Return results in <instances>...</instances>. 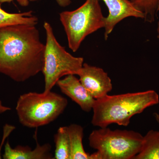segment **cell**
<instances>
[{"label":"cell","instance_id":"cell-21","mask_svg":"<svg viewBox=\"0 0 159 159\" xmlns=\"http://www.w3.org/2000/svg\"><path fill=\"white\" fill-rule=\"evenodd\" d=\"M157 37L159 39V21L158 23L157 28Z\"/></svg>","mask_w":159,"mask_h":159},{"label":"cell","instance_id":"cell-19","mask_svg":"<svg viewBox=\"0 0 159 159\" xmlns=\"http://www.w3.org/2000/svg\"><path fill=\"white\" fill-rule=\"evenodd\" d=\"M10 110H11V108L10 107L3 105L2 101L0 100V114L6 112L7 111H10Z\"/></svg>","mask_w":159,"mask_h":159},{"label":"cell","instance_id":"cell-8","mask_svg":"<svg viewBox=\"0 0 159 159\" xmlns=\"http://www.w3.org/2000/svg\"><path fill=\"white\" fill-rule=\"evenodd\" d=\"M104 2L108 8L109 14L105 18L104 38L107 39L117 24L126 18L143 19V13L137 9L130 0H98Z\"/></svg>","mask_w":159,"mask_h":159},{"label":"cell","instance_id":"cell-11","mask_svg":"<svg viewBox=\"0 0 159 159\" xmlns=\"http://www.w3.org/2000/svg\"><path fill=\"white\" fill-rule=\"evenodd\" d=\"M67 127L70 144V159H91L90 154L86 152L83 145V128L76 124Z\"/></svg>","mask_w":159,"mask_h":159},{"label":"cell","instance_id":"cell-5","mask_svg":"<svg viewBox=\"0 0 159 159\" xmlns=\"http://www.w3.org/2000/svg\"><path fill=\"white\" fill-rule=\"evenodd\" d=\"M105 18L98 0H86L74 11L61 12L60 20L66 34L69 48L76 52L87 36L104 28Z\"/></svg>","mask_w":159,"mask_h":159},{"label":"cell","instance_id":"cell-9","mask_svg":"<svg viewBox=\"0 0 159 159\" xmlns=\"http://www.w3.org/2000/svg\"><path fill=\"white\" fill-rule=\"evenodd\" d=\"M56 84L63 93L78 104L83 111L89 112L93 110L96 99L75 75H67L63 79L59 80Z\"/></svg>","mask_w":159,"mask_h":159},{"label":"cell","instance_id":"cell-20","mask_svg":"<svg viewBox=\"0 0 159 159\" xmlns=\"http://www.w3.org/2000/svg\"><path fill=\"white\" fill-rule=\"evenodd\" d=\"M153 116L154 117L155 119L156 120L157 122L158 123L159 125V114L158 113H153Z\"/></svg>","mask_w":159,"mask_h":159},{"label":"cell","instance_id":"cell-18","mask_svg":"<svg viewBox=\"0 0 159 159\" xmlns=\"http://www.w3.org/2000/svg\"><path fill=\"white\" fill-rule=\"evenodd\" d=\"M59 6L65 7L71 4V0H55Z\"/></svg>","mask_w":159,"mask_h":159},{"label":"cell","instance_id":"cell-1","mask_svg":"<svg viewBox=\"0 0 159 159\" xmlns=\"http://www.w3.org/2000/svg\"><path fill=\"white\" fill-rule=\"evenodd\" d=\"M45 45L35 25H12L0 29V73L18 82L42 71Z\"/></svg>","mask_w":159,"mask_h":159},{"label":"cell","instance_id":"cell-10","mask_svg":"<svg viewBox=\"0 0 159 159\" xmlns=\"http://www.w3.org/2000/svg\"><path fill=\"white\" fill-rule=\"evenodd\" d=\"M51 145L49 143L41 145L38 143L34 149H31L28 146L21 145L13 148L7 141L5 145L3 158L4 159H54L51 152Z\"/></svg>","mask_w":159,"mask_h":159},{"label":"cell","instance_id":"cell-15","mask_svg":"<svg viewBox=\"0 0 159 159\" xmlns=\"http://www.w3.org/2000/svg\"><path fill=\"white\" fill-rule=\"evenodd\" d=\"M137 9L144 15V20L153 22L157 12L159 11V0H130Z\"/></svg>","mask_w":159,"mask_h":159},{"label":"cell","instance_id":"cell-13","mask_svg":"<svg viewBox=\"0 0 159 159\" xmlns=\"http://www.w3.org/2000/svg\"><path fill=\"white\" fill-rule=\"evenodd\" d=\"M134 159H159V131L151 129L143 136L142 149Z\"/></svg>","mask_w":159,"mask_h":159},{"label":"cell","instance_id":"cell-4","mask_svg":"<svg viewBox=\"0 0 159 159\" xmlns=\"http://www.w3.org/2000/svg\"><path fill=\"white\" fill-rule=\"evenodd\" d=\"M89 141L97 150L90 154L91 159H133L142 149L143 136L134 131L106 127L93 130Z\"/></svg>","mask_w":159,"mask_h":159},{"label":"cell","instance_id":"cell-16","mask_svg":"<svg viewBox=\"0 0 159 159\" xmlns=\"http://www.w3.org/2000/svg\"><path fill=\"white\" fill-rule=\"evenodd\" d=\"M15 126L14 125H9V124H6L4 125L3 127V135L2 139V142H1V145H0V159L2 158V149L5 141L7 138L9 136V135L15 129Z\"/></svg>","mask_w":159,"mask_h":159},{"label":"cell","instance_id":"cell-14","mask_svg":"<svg viewBox=\"0 0 159 159\" xmlns=\"http://www.w3.org/2000/svg\"><path fill=\"white\" fill-rule=\"evenodd\" d=\"M54 138L55 144L54 159H70V144L67 126L60 127Z\"/></svg>","mask_w":159,"mask_h":159},{"label":"cell","instance_id":"cell-12","mask_svg":"<svg viewBox=\"0 0 159 159\" xmlns=\"http://www.w3.org/2000/svg\"><path fill=\"white\" fill-rule=\"evenodd\" d=\"M0 3V29L12 25H35L38 23V18L29 11L21 13H11L2 9Z\"/></svg>","mask_w":159,"mask_h":159},{"label":"cell","instance_id":"cell-3","mask_svg":"<svg viewBox=\"0 0 159 159\" xmlns=\"http://www.w3.org/2000/svg\"><path fill=\"white\" fill-rule=\"evenodd\" d=\"M68 103L66 98L51 91L41 93L30 92L20 96L16 110L23 126L38 128L56 120Z\"/></svg>","mask_w":159,"mask_h":159},{"label":"cell","instance_id":"cell-17","mask_svg":"<svg viewBox=\"0 0 159 159\" xmlns=\"http://www.w3.org/2000/svg\"><path fill=\"white\" fill-rule=\"evenodd\" d=\"M13 0H0V3L11 2ZM20 5L22 6H28L29 2H35V1H40V0H16Z\"/></svg>","mask_w":159,"mask_h":159},{"label":"cell","instance_id":"cell-7","mask_svg":"<svg viewBox=\"0 0 159 159\" xmlns=\"http://www.w3.org/2000/svg\"><path fill=\"white\" fill-rule=\"evenodd\" d=\"M78 75L83 85L95 99L104 97L112 89L111 78L101 68L85 63Z\"/></svg>","mask_w":159,"mask_h":159},{"label":"cell","instance_id":"cell-6","mask_svg":"<svg viewBox=\"0 0 159 159\" xmlns=\"http://www.w3.org/2000/svg\"><path fill=\"white\" fill-rule=\"evenodd\" d=\"M46 43L42 72L44 77V92L51 91L62 77L79 74L84 64V58L75 57L66 51L54 35L51 25L45 22Z\"/></svg>","mask_w":159,"mask_h":159},{"label":"cell","instance_id":"cell-2","mask_svg":"<svg viewBox=\"0 0 159 159\" xmlns=\"http://www.w3.org/2000/svg\"><path fill=\"white\" fill-rule=\"evenodd\" d=\"M159 103V95L153 90L113 96L107 94L95 100L91 123L100 128L111 124L127 126L132 117Z\"/></svg>","mask_w":159,"mask_h":159}]
</instances>
